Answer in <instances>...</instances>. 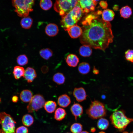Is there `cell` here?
<instances>
[{"label": "cell", "instance_id": "cell-26", "mask_svg": "<svg viewBox=\"0 0 133 133\" xmlns=\"http://www.w3.org/2000/svg\"><path fill=\"white\" fill-rule=\"evenodd\" d=\"M23 124L27 127H29L33 124L34 118L33 117L29 114H26L23 116L22 119Z\"/></svg>", "mask_w": 133, "mask_h": 133}, {"label": "cell", "instance_id": "cell-17", "mask_svg": "<svg viewBox=\"0 0 133 133\" xmlns=\"http://www.w3.org/2000/svg\"><path fill=\"white\" fill-rule=\"evenodd\" d=\"M33 94L30 90H24L21 92L20 97L21 100L23 102H30L33 97Z\"/></svg>", "mask_w": 133, "mask_h": 133}, {"label": "cell", "instance_id": "cell-5", "mask_svg": "<svg viewBox=\"0 0 133 133\" xmlns=\"http://www.w3.org/2000/svg\"><path fill=\"white\" fill-rule=\"evenodd\" d=\"M79 0H55L54 5L55 11L62 16L70 11L78 3Z\"/></svg>", "mask_w": 133, "mask_h": 133}, {"label": "cell", "instance_id": "cell-32", "mask_svg": "<svg viewBox=\"0 0 133 133\" xmlns=\"http://www.w3.org/2000/svg\"><path fill=\"white\" fill-rule=\"evenodd\" d=\"M17 61L19 65L23 66L28 63V60L26 55L25 54H22L19 55L17 57Z\"/></svg>", "mask_w": 133, "mask_h": 133}, {"label": "cell", "instance_id": "cell-19", "mask_svg": "<svg viewBox=\"0 0 133 133\" xmlns=\"http://www.w3.org/2000/svg\"><path fill=\"white\" fill-rule=\"evenodd\" d=\"M79 51L80 55L84 57L90 56L92 53L91 47L85 45H83L80 47Z\"/></svg>", "mask_w": 133, "mask_h": 133}, {"label": "cell", "instance_id": "cell-6", "mask_svg": "<svg viewBox=\"0 0 133 133\" xmlns=\"http://www.w3.org/2000/svg\"><path fill=\"white\" fill-rule=\"evenodd\" d=\"M16 121L11 115L4 112L0 113V124L5 133H15Z\"/></svg>", "mask_w": 133, "mask_h": 133}, {"label": "cell", "instance_id": "cell-8", "mask_svg": "<svg viewBox=\"0 0 133 133\" xmlns=\"http://www.w3.org/2000/svg\"><path fill=\"white\" fill-rule=\"evenodd\" d=\"M45 103V99L42 95L40 94L34 95L27 106L28 112L32 113L38 111L44 106Z\"/></svg>", "mask_w": 133, "mask_h": 133}, {"label": "cell", "instance_id": "cell-14", "mask_svg": "<svg viewBox=\"0 0 133 133\" xmlns=\"http://www.w3.org/2000/svg\"><path fill=\"white\" fill-rule=\"evenodd\" d=\"M59 29L57 26L54 23L49 24L46 26L45 31L46 33L50 36H54L58 33Z\"/></svg>", "mask_w": 133, "mask_h": 133}, {"label": "cell", "instance_id": "cell-37", "mask_svg": "<svg viewBox=\"0 0 133 133\" xmlns=\"http://www.w3.org/2000/svg\"><path fill=\"white\" fill-rule=\"evenodd\" d=\"M42 71L43 73H46V72H47L48 70V68L47 67L45 66H43L42 68Z\"/></svg>", "mask_w": 133, "mask_h": 133}, {"label": "cell", "instance_id": "cell-12", "mask_svg": "<svg viewBox=\"0 0 133 133\" xmlns=\"http://www.w3.org/2000/svg\"><path fill=\"white\" fill-rule=\"evenodd\" d=\"M36 77V73L34 68L30 67L26 68L23 77L28 83L32 82Z\"/></svg>", "mask_w": 133, "mask_h": 133}, {"label": "cell", "instance_id": "cell-22", "mask_svg": "<svg viewBox=\"0 0 133 133\" xmlns=\"http://www.w3.org/2000/svg\"><path fill=\"white\" fill-rule=\"evenodd\" d=\"M66 115V112L64 109L59 108L55 111L54 118L57 120L60 121L65 117Z\"/></svg>", "mask_w": 133, "mask_h": 133}, {"label": "cell", "instance_id": "cell-18", "mask_svg": "<svg viewBox=\"0 0 133 133\" xmlns=\"http://www.w3.org/2000/svg\"><path fill=\"white\" fill-rule=\"evenodd\" d=\"M115 16L114 12L112 10L106 9L102 12V19L105 21L109 22L114 19Z\"/></svg>", "mask_w": 133, "mask_h": 133}, {"label": "cell", "instance_id": "cell-33", "mask_svg": "<svg viewBox=\"0 0 133 133\" xmlns=\"http://www.w3.org/2000/svg\"><path fill=\"white\" fill-rule=\"evenodd\" d=\"M125 57L127 60L133 63V50H127L125 53Z\"/></svg>", "mask_w": 133, "mask_h": 133}, {"label": "cell", "instance_id": "cell-27", "mask_svg": "<svg viewBox=\"0 0 133 133\" xmlns=\"http://www.w3.org/2000/svg\"><path fill=\"white\" fill-rule=\"evenodd\" d=\"M109 125L108 121L106 119L101 118L98 120L97 123L98 128L101 130H105L108 127Z\"/></svg>", "mask_w": 133, "mask_h": 133}, {"label": "cell", "instance_id": "cell-38", "mask_svg": "<svg viewBox=\"0 0 133 133\" xmlns=\"http://www.w3.org/2000/svg\"><path fill=\"white\" fill-rule=\"evenodd\" d=\"M93 73L95 74H98L99 73V70L97 69L95 66H94L93 68Z\"/></svg>", "mask_w": 133, "mask_h": 133}, {"label": "cell", "instance_id": "cell-16", "mask_svg": "<svg viewBox=\"0 0 133 133\" xmlns=\"http://www.w3.org/2000/svg\"><path fill=\"white\" fill-rule=\"evenodd\" d=\"M66 61L67 64L71 67L76 66L79 62V59L75 54H70L68 55L66 59Z\"/></svg>", "mask_w": 133, "mask_h": 133}, {"label": "cell", "instance_id": "cell-39", "mask_svg": "<svg viewBox=\"0 0 133 133\" xmlns=\"http://www.w3.org/2000/svg\"><path fill=\"white\" fill-rule=\"evenodd\" d=\"M113 8L114 10L115 11H117L119 8L118 6L117 5H115L113 7Z\"/></svg>", "mask_w": 133, "mask_h": 133}, {"label": "cell", "instance_id": "cell-43", "mask_svg": "<svg viewBox=\"0 0 133 133\" xmlns=\"http://www.w3.org/2000/svg\"><path fill=\"white\" fill-rule=\"evenodd\" d=\"M98 133H106L105 132L103 131L100 132Z\"/></svg>", "mask_w": 133, "mask_h": 133}, {"label": "cell", "instance_id": "cell-40", "mask_svg": "<svg viewBox=\"0 0 133 133\" xmlns=\"http://www.w3.org/2000/svg\"><path fill=\"white\" fill-rule=\"evenodd\" d=\"M96 131V129L94 127L92 128L91 129V131L92 133Z\"/></svg>", "mask_w": 133, "mask_h": 133}, {"label": "cell", "instance_id": "cell-15", "mask_svg": "<svg viewBox=\"0 0 133 133\" xmlns=\"http://www.w3.org/2000/svg\"><path fill=\"white\" fill-rule=\"evenodd\" d=\"M57 102L59 106L62 107L66 108L70 104L71 101L70 97L67 95L64 94L59 97Z\"/></svg>", "mask_w": 133, "mask_h": 133}, {"label": "cell", "instance_id": "cell-29", "mask_svg": "<svg viewBox=\"0 0 133 133\" xmlns=\"http://www.w3.org/2000/svg\"><path fill=\"white\" fill-rule=\"evenodd\" d=\"M39 54L42 58L45 60H48L52 56L53 52L50 49H44L40 50Z\"/></svg>", "mask_w": 133, "mask_h": 133}, {"label": "cell", "instance_id": "cell-24", "mask_svg": "<svg viewBox=\"0 0 133 133\" xmlns=\"http://www.w3.org/2000/svg\"><path fill=\"white\" fill-rule=\"evenodd\" d=\"M90 67L87 63L83 62L80 63L79 65L78 69L79 72L83 74L88 73L90 70Z\"/></svg>", "mask_w": 133, "mask_h": 133}, {"label": "cell", "instance_id": "cell-34", "mask_svg": "<svg viewBox=\"0 0 133 133\" xmlns=\"http://www.w3.org/2000/svg\"><path fill=\"white\" fill-rule=\"evenodd\" d=\"M16 133H28V130L25 127L21 126L16 129Z\"/></svg>", "mask_w": 133, "mask_h": 133}, {"label": "cell", "instance_id": "cell-3", "mask_svg": "<svg viewBox=\"0 0 133 133\" xmlns=\"http://www.w3.org/2000/svg\"><path fill=\"white\" fill-rule=\"evenodd\" d=\"M34 1V0H12L15 11L18 16L24 17H27L33 11Z\"/></svg>", "mask_w": 133, "mask_h": 133}, {"label": "cell", "instance_id": "cell-9", "mask_svg": "<svg viewBox=\"0 0 133 133\" xmlns=\"http://www.w3.org/2000/svg\"><path fill=\"white\" fill-rule=\"evenodd\" d=\"M78 3L83 13L87 14L94 10L97 2L94 0H79Z\"/></svg>", "mask_w": 133, "mask_h": 133}, {"label": "cell", "instance_id": "cell-13", "mask_svg": "<svg viewBox=\"0 0 133 133\" xmlns=\"http://www.w3.org/2000/svg\"><path fill=\"white\" fill-rule=\"evenodd\" d=\"M70 110L72 114L75 117L76 120L78 117H80L83 114L82 106L77 103H74L71 107Z\"/></svg>", "mask_w": 133, "mask_h": 133}, {"label": "cell", "instance_id": "cell-20", "mask_svg": "<svg viewBox=\"0 0 133 133\" xmlns=\"http://www.w3.org/2000/svg\"><path fill=\"white\" fill-rule=\"evenodd\" d=\"M121 17L125 19L129 18L132 14V10L131 7L128 5L122 7L119 10Z\"/></svg>", "mask_w": 133, "mask_h": 133}, {"label": "cell", "instance_id": "cell-23", "mask_svg": "<svg viewBox=\"0 0 133 133\" xmlns=\"http://www.w3.org/2000/svg\"><path fill=\"white\" fill-rule=\"evenodd\" d=\"M25 70L24 68L19 66H16L14 69L13 73L15 78L18 80L24 77Z\"/></svg>", "mask_w": 133, "mask_h": 133}, {"label": "cell", "instance_id": "cell-1", "mask_svg": "<svg viewBox=\"0 0 133 133\" xmlns=\"http://www.w3.org/2000/svg\"><path fill=\"white\" fill-rule=\"evenodd\" d=\"M99 15L97 12L89 14L82 21V33L80 39L83 44L104 51L113 42L114 36L110 22Z\"/></svg>", "mask_w": 133, "mask_h": 133}, {"label": "cell", "instance_id": "cell-28", "mask_svg": "<svg viewBox=\"0 0 133 133\" xmlns=\"http://www.w3.org/2000/svg\"><path fill=\"white\" fill-rule=\"evenodd\" d=\"M65 78L64 75L62 73L58 72L53 75V81L57 84L60 85L63 84L65 82Z\"/></svg>", "mask_w": 133, "mask_h": 133}, {"label": "cell", "instance_id": "cell-41", "mask_svg": "<svg viewBox=\"0 0 133 133\" xmlns=\"http://www.w3.org/2000/svg\"><path fill=\"white\" fill-rule=\"evenodd\" d=\"M80 133H89L88 132L86 131H84L81 132Z\"/></svg>", "mask_w": 133, "mask_h": 133}, {"label": "cell", "instance_id": "cell-4", "mask_svg": "<svg viewBox=\"0 0 133 133\" xmlns=\"http://www.w3.org/2000/svg\"><path fill=\"white\" fill-rule=\"evenodd\" d=\"M86 114L93 119L100 118L106 116V110L104 104L97 100L92 101L89 107L86 110Z\"/></svg>", "mask_w": 133, "mask_h": 133}, {"label": "cell", "instance_id": "cell-44", "mask_svg": "<svg viewBox=\"0 0 133 133\" xmlns=\"http://www.w3.org/2000/svg\"><path fill=\"white\" fill-rule=\"evenodd\" d=\"M95 1L97 2L99 1L100 0H94Z\"/></svg>", "mask_w": 133, "mask_h": 133}, {"label": "cell", "instance_id": "cell-7", "mask_svg": "<svg viewBox=\"0 0 133 133\" xmlns=\"http://www.w3.org/2000/svg\"><path fill=\"white\" fill-rule=\"evenodd\" d=\"M60 24L65 30L69 27L76 24L81 18L73 10L62 16Z\"/></svg>", "mask_w": 133, "mask_h": 133}, {"label": "cell", "instance_id": "cell-25", "mask_svg": "<svg viewBox=\"0 0 133 133\" xmlns=\"http://www.w3.org/2000/svg\"><path fill=\"white\" fill-rule=\"evenodd\" d=\"M33 20L30 17H24L21 19L20 23L22 27L25 29H29L31 27L33 23Z\"/></svg>", "mask_w": 133, "mask_h": 133}, {"label": "cell", "instance_id": "cell-46", "mask_svg": "<svg viewBox=\"0 0 133 133\" xmlns=\"http://www.w3.org/2000/svg\"><path fill=\"white\" fill-rule=\"evenodd\" d=\"M1 101V98H0V102Z\"/></svg>", "mask_w": 133, "mask_h": 133}, {"label": "cell", "instance_id": "cell-10", "mask_svg": "<svg viewBox=\"0 0 133 133\" xmlns=\"http://www.w3.org/2000/svg\"><path fill=\"white\" fill-rule=\"evenodd\" d=\"M65 31H67L70 36L73 38L80 36L82 33L81 28L76 24L69 27Z\"/></svg>", "mask_w": 133, "mask_h": 133}, {"label": "cell", "instance_id": "cell-11", "mask_svg": "<svg viewBox=\"0 0 133 133\" xmlns=\"http://www.w3.org/2000/svg\"><path fill=\"white\" fill-rule=\"evenodd\" d=\"M73 94L76 100L79 102L86 100L87 96L85 90L82 87L75 88Z\"/></svg>", "mask_w": 133, "mask_h": 133}, {"label": "cell", "instance_id": "cell-21", "mask_svg": "<svg viewBox=\"0 0 133 133\" xmlns=\"http://www.w3.org/2000/svg\"><path fill=\"white\" fill-rule=\"evenodd\" d=\"M43 106L44 109L47 112L51 113L55 110L57 105L55 101L49 100L45 102Z\"/></svg>", "mask_w": 133, "mask_h": 133}, {"label": "cell", "instance_id": "cell-45", "mask_svg": "<svg viewBox=\"0 0 133 133\" xmlns=\"http://www.w3.org/2000/svg\"><path fill=\"white\" fill-rule=\"evenodd\" d=\"M122 133H129L127 132H123Z\"/></svg>", "mask_w": 133, "mask_h": 133}, {"label": "cell", "instance_id": "cell-30", "mask_svg": "<svg viewBox=\"0 0 133 133\" xmlns=\"http://www.w3.org/2000/svg\"><path fill=\"white\" fill-rule=\"evenodd\" d=\"M52 5L51 0H41L40 3L41 8L45 10H47L50 9Z\"/></svg>", "mask_w": 133, "mask_h": 133}, {"label": "cell", "instance_id": "cell-48", "mask_svg": "<svg viewBox=\"0 0 133 133\" xmlns=\"http://www.w3.org/2000/svg\"><path fill=\"white\" fill-rule=\"evenodd\" d=\"M132 133H133V132H132Z\"/></svg>", "mask_w": 133, "mask_h": 133}, {"label": "cell", "instance_id": "cell-36", "mask_svg": "<svg viewBox=\"0 0 133 133\" xmlns=\"http://www.w3.org/2000/svg\"><path fill=\"white\" fill-rule=\"evenodd\" d=\"M18 100V97L17 96H14L12 98V101L14 103L17 102Z\"/></svg>", "mask_w": 133, "mask_h": 133}, {"label": "cell", "instance_id": "cell-47", "mask_svg": "<svg viewBox=\"0 0 133 133\" xmlns=\"http://www.w3.org/2000/svg\"><path fill=\"white\" fill-rule=\"evenodd\" d=\"M69 133V132H67V133Z\"/></svg>", "mask_w": 133, "mask_h": 133}, {"label": "cell", "instance_id": "cell-2", "mask_svg": "<svg viewBox=\"0 0 133 133\" xmlns=\"http://www.w3.org/2000/svg\"><path fill=\"white\" fill-rule=\"evenodd\" d=\"M110 119L112 124L120 131H123L131 122H133V118L127 117L124 111L117 110L110 116Z\"/></svg>", "mask_w": 133, "mask_h": 133}, {"label": "cell", "instance_id": "cell-42", "mask_svg": "<svg viewBox=\"0 0 133 133\" xmlns=\"http://www.w3.org/2000/svg\"><path fill=\"white\" fill-rule=\"evenodd\" d=\"M0 133H5L2 129H0Z\"/></svg>", "mask_w": 133, "mask_h": 133}, {"label": "cell", "instance_id": "cell-35", "mask_svg": "<svg viewBox=\"0 0 133 133\" xmlns=\"http://www.w3.org/2000/svg\"><path fill=\"white\" fill-rule=\"evenodd\" d=\"M99 4L100 7L103 9H106L107 8L108 4L106 1H101L100 3Z\"/></svg>", "mask_w": 133, "mask_h": 133}, {"label": "cell", "instance_id": "cell-31", "mask_svg": "<svg viewBox=\"0 0 133 133\" xmlns=\"http://www.w3.org/2000/svg\"><path fill=\"white\" fill-rule=\"evenodd\" d=\"M83 130L82 125L79 123H75L71 126L70 130L72 133H80Z\"/></svg>", "mask_w": 133, "mask_h": 133}]
</instances>
